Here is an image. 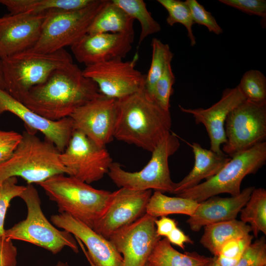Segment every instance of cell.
<instances>
[{
    "label": "cell",
    "instance_id": "6da1fadb",
    "mask_svg": "<svg viewBox=\"0 0 266 266\" xmlns=\"http://www.w3.org/2000/svg\"><path fill=\"white\" fill-rule=\"evenodd\" d=\"M101 95L95 82L72 63L32 88L21 102L38 115L55 121L69 117L75 109Z\"/></svg>",
    "mask_w": 266,
    "mask_h": 266
},
{
    "label": "cell",
    "instance_id": "7a4b0ae2",
    "mask_svg": "<svg viewBox=\"0 0 266 266\" xmlns=\"http://www.w3.org/2000/svg\"><path fill=\"white\" fill-rule=\"evenodd\" d=\"M118 102L114 138L152 152L170 133V111L156 102L144 85Z\"/></svg>",
    "mask_w": 266,
    "mask_h": 266
},
{
    "label": "cell",
    "instance_id": "3957f363",
    "mask_svg": "<svg viewBox=\"0 0 266 266\" xmlns=\"http://www.w3.org/2000/svg\"><path fill=\"white\" fill-rule=\"evenodd\" d=\"M31 129L24 131L11 158L0 166V183L20 177L28 184H39L50 177L67 173L61 152L50 141L41 140Z\"/></svg>",
    "mask_w": 266,
    "mask_h": 266
},
{
    "label": "cell",
    "instance_id": "277c9868",
    "mask_svg": "<svg viewBox=\"0 0 266 266\" xmlns=\"http://www.w3.org/2000/svg\"><path fill=\"white\" fill-rule=\"evenodd\" d=\"M38 185L66 213L93 229L108 208L113 192L97 189L74 177L56 175Z\"/></svg>",
    "mask_w": 266,
    "mask_h": 266
},
{
    "label": "cell",
    "instance_id": "5b68a950",
    "mask_svg": "<svg viewBox=\"0 0 266 266\" xmlns=\"http://www.w3.org/2000/svg\"><path fill=\"white\" fill-rule=\"evenodd\" d=\"M1 60L4 90L21 102L32 88L44 82L53 71L73 63L65 49L50 53L28 50Z\"/></svg>",
    "mask_w": 266,
    "mask_h": 266
},
{
    "label": "cell",
    "instance_id": "8992f818",
    "mask_svg": "<svg viewBox=\"0 0 266 266\" xmlns=\"http://www.w3.org/2000/svg\"><path fill=\"white\" fill-rule=\"evenodd\" d=\"M19 197L27 205V216L25 220L5 230V238L28 242L54 254L59 253L66 246L78 252L72 234L65 230L57 229L44 216L38 192L33 184H28Z\"/></svg>",
    "mask_w": 266,
    "mask_h": 266
},
{
    "label": "cell",
    "instance_id": "52a82bcc",
    "mask_svg": "<svg viewBox=\"0 0 266 266\" xmlns=\"http://www.w3.org/2000/svg\"><path fill=\"white\" fill-rule=\"evenodd\" d=\"M180 145L178 136L170 133L151 152L147 165L140 170L130 172L124 170L117 162H112L107 173L118 187L136 191L154 190L172 194L174 182L170 177L169 158Z\"/></svg>",
    "mask_w": 266,
    "mask_h": 266
},
{
    "label": "cell",
    "instance_id": "ba28073f",
    "mask_svg": "<svg viewBox=\"0 0 266 266\" xmlns=\"http://www.w3.org/2000/svg\"><path fill=\"white\" fill-rule=\"evenodd\" d=\"M106 1L95 0L88 6L77 10L49 11L38 40L30 50L50 53L71 46L88 33L94 19Z\"/></svg>",
    "mask_w": 266,
    "mask_h": 266
},
{
    "label": "cell",
    "instance_id": "9c48e42d",
    "mask_svg": "<svg viewBox=\"0 0 266 266\" xmlns=\"http://www.w3.org/2000/svg\"><path fill=\"white\" fill-rule=\"evenodd\" d=\"M266 163L265 141L231 158L213 177L176 196L190 199L198 203L222 193L237 196L241 191V184L244 177L256 173Z\"/></svg>",
    "mask_w": 266,
    "mask_h": 266
},
{
    "label": "cell",
    "instance_id": "30bf717a",
    "mask_svg": "<svg viewBox=\"0 0 266 266\" xmlns=\"http://www.w3.org/2000/svg\"><path fill=\"white\" fill-rule=\"evenodd\" d=\"M222 151L230 158L266 141V102L245 100L228 114Z\"/></svg>",
    "mask_w": 266,
    "mask_h": 266
},
{
    "label": "cell",
    "instance_id": "8fae6325",
    "mask_svg": "<svg viewBox=\"0 0 266 266\" xmlns=\"http://www.w3.org/2000/svg\"><path fill=\"white\" fill-rule=\"evenodd\" d=\"M60 158L68 176L88 184L102 178L113 162L105 147L99 146L76 130Z\"/></svg>",
    "mask_w": 266,
    "mask_h": 266
},
{
    "label": "cell",
    "instance_id": "7c38bea8",
    "mask_svg": "<svg viewBox=\"0 0 266 266\" xmlns=\"http://www.w3.org/2000/svg\"><path fill=\"white\" fill-rule=\"evenodd\" d=\"M139 56L131 61L116 58L86 66L83 75L97 84L105 97L119 100L139 90L144 85L145 75L135 68Z\"/></svg>",
    "mask_w": 266,
    "mask_h": 266
},
{
    "label": "cell",
    "instance_id": "4fadbf2b",
    "mask_svg": "<svg viewBox=\"0 0 266 266\" xmlns=\"http://www.w3.org/2000/svg\"><path fill=\"white\" fill-rule=\"evenodd\" d=\"M118 100L101 95L75 109L70 114L74 130L84 133L101 147L114 138Z\"/></svg>",
    "mask_w": 266,
    "mask_h": 266
},
{
    "label": "cell",
    "instance_id": "5bb4252c",
    "mask_svg": "<svg viewBox=\"0 0 266 266\" xmlns=\"http://www.w3.org/2000/svg\"><path fill=\"white\" fill-rule=\"evenodd\" d=\"M157 218L147 213L124 227L109 238L122 255L123 266H143L158 241L161 239L156 232Z\"/></svg>",
    "mask_w": 266,
    "mask_h": 266
},
{
    "label": "cell",
    "instance_id": "9a60e30c",
    "mask_svg": "<svg viewBox=\"0 0 266 266\" xmlns=\"http://www.w3.org/2000/svg\"><path fill=\"white\" fill-rule=\"evenodd\" d=\"M151 195V190L136 191L120 188L113 192L108 208L93 230L108 239L116 231L146 213Z\"/></svg>",
    "mask_w": 266,
    "mask_h": 266
},
{
    "label": "cell",
    "instance_id": "2e32d148",
    "mask_svg": "<svg viewBox=\"0 0 266 266\" xmlns=\"http://www.w3.org/2000/svg\"><path fill=\"white\" fill-rule=\"evenodd\" d=\"M48 12L9 13L0 17V58L33 48Z\"/></svg>",
    "mask_w": 266,
    "mask_h": 266
},
{
    "label": "cell",
    "instance_id": "e0dca14e",
    "mask_svg": "<svg viewBox=\"0 0 266 266\" xmlns=\"http://www.w3.org/2000/svg\"><path fill=\"white\" fill-rule=\"evenodd\" d=\"M51 221L84 244L91 266H123V257L111 242L85 224L66 213L52 215Z\"/></svg>",
    "mask_w": 266,
    "mask_h": 266
},
{
    "label": "cell",
    "instance_id": "ac0fdd59",
    "mask_svg": "<svg viewBox=\"0 0 266 266\" xmlns=\"http://www.w3.org/2000/svg\"><path fill=\"white\" fill-rule=\"evenodd\" d=\"M5 112L17 116L29 129L42 133L45 138L51 141L61 152L67 146L74 131L70 117L55 121L45 119L0 88V115Z\"/></svg>",
    "mask_w": 266,
    "mask_h": 266
},
{
    "label": "cell",
    "instance_id": "d6986e66",
    "mask_svg": "<svg viewBox=\"0 0 266 266\" xmlns=\"http://www.w3.org/2000/svg\"><path fill=\"white\" fill-rule=\"evenodd\" d=\"M246 99L238 86L227 88L217 102L207 108H187L179 105L180 110L192 115L197 124L206 128L210 143V150L218 154H225L221 146L226 143L225 125L229 113Z\"/></svg>",
    "mask_w": 266,
    "mask_h": 266
},
{
    "label": "cell",
    "instance_id": "ffe728a7",
    "mask_svg": "<svg viewBox=\"0 0 266 266\" xmlns=\"http://www.w3.org/2000/svg\"><path fill=\"white\" fill-rule=\"evenodd\" d=\"M134 34L87 33L72 45L75 59L86 66L113 59H123L131 51Z\"/></svg>",
    "mask_w": 266,
    "mask_h": 266
},
{
    "label": "cell",
    "instance_id": "44dd1931",
    "mask_svg": "<svg viewBox=\"0 0 266 266\" xmlns=\"http://www.w3.org/2000/svg\"><path fill=\"white\" fill-rule=\"evenodd\" d=\"M254 187L243 189L237 196L211 197L200 203L187 222L194 232L206 226L235 219L249 200Z\"/></svg>",
    "mask_w": 266,
    "mask_h": 266
},
{
    "label": "cell",
    "instance_id": "7402d4cb",
    "mask_svg": "<svg viewBox=\"0 0 266 266\" xmlns=\"http://www.w3.org/2000/svg\"><path fill=\"white\" fill-rule=\"evenodd\" d=\"M185 142L192 149L195 163L187 175L179 182L174 183L172 194L176 195L198 185L203 179L206 181L210 179L231 159L226 154H218L210 149L203 148L198 143Z\"/></svg>",
    "mask_w": 266,
    "mask_h": 266
},
{
    "label": "cell",
    "instance_id": "603a6c76",
    "mask_svg": "<svg viewBox=\"0 0 266 266\" xmlns=\"http://www.w3.org/2000/svg\"><path fill=\"white\" fill-rule=\"evenodd\" d=\"M134 20L112 0L105 4L94 19L87 33H125L134 34Z\"/></svg>",
    "mask_w": 266,
    "mask_h": 266
},
{
    "label": "cell",
    "instance_id": "cb8c5ba5",
    "mask_svg": "<svg viewBox=\"0 0 266 266\" xmlns=\"http://www.w3.org/2000/svg\"><path fill=\"white\" fill-rule=\"evenodd\" d=\"M212 259L196 252L180 253L166 237L158 241L147 262L151 266H208Z\"/></svg>",
    "mask_w": 266,
    "mask_h": 266
},
{
    "label": "cell",
    "instance_id": "d4e9b609",
    "mask_svg": "<svg viewBox=\"0 0 266 266\" xmlns=\"http://www.w3.org/2000/svg\"><path fill=\"white\" fill-rule=\"evenodd\" d=\"M251 231L249 225L236 219L219 222L204 227L200 242L214 256L217 257L226 242L249 234Z\"/></svg>",
    "mask_w": 266,
    "mask_h": 266
},
{
    "label": "cell",
    "instance_id": "484cf974",
    "mask_svg": "<svg viewBox=\"0 0 266 266\" xmlns=\"http://www.w3.org/2000/svg\"><path fill=\"white\" fill-rule=\"evenodd\" d=\"M95 0H0L10 14H41L56 10H77L88 6Z\"/></svg>",
    "mask_w": 266,
    "mask_h": 266
},
{
    "label": "cell",
    "instance_id": "4316f807",
    "mask_svg": "<svg viewBox=\"0 0 266 266\" xmlns=\"http://www.w3.org/2000/svg\"><path fill=\"white\" fill-rule=\"evenodd\" d=\"M199 203L190 199L168 197L159 191L152 194L147 205L146 213L157 218L179 214L191 216Z\"/></svg>",
    "mask_w": 266,
    "mask_h": 266
},
{
    "label": "cell",
    "instance_id": "83f0119b",
    "mask_svg": "<svg viewBox=\"0 0 266 266\" xmlns=\"http://www.w3.org/2000/svg\"><path fill=\"white\" fill-rule=\"evenodd\" d=\"M240 212V221L250 224L256 237L260 232L266 234V190L264 188H254Z\"/></svg>",
    "mask_w": 266,
    "mask_h": 266
},
{
    "label": "cell",
    "instance_id": "f1b7e54d",
    "mask_svg": "<svg viewBox=\"0 0 266 266\" xmlns=\"http://www.w3.org/2000/svg\"><path fill=\"white\" fill-rule=\"evenodd\" d=\"M134 20H137L141 27L138 46L149 35L159 32L160 25L152 17L143 0H112Z\"/></svg>",
    "mask_w": 266,
    "mask_h": 266
},
{
    "label": "cell",
    "instance_id": "f546056e",
    "mask_svg": "<svg viewBox=\"0 0 266 266\" xmlns=\"http://www.w3.org/2000/svg\"><path fill=\"white\" fill-rule=\"evenodd\" d=\"M151 46V63L144 80L145 90L150 96L155 84L163 75L167 65L171 64L173 57L168 44L157 38L152 39Z\"/></svg>",
    "mask_w": 266,
    "mask_h": 266
},
{
    "label": "cell",
    "instance_id": "4dcf8cb0",
    "mask_svg": "<svg viewBox=\"0 0 266 266\" xmlns=\"http://www.w3.org/2000/svg\"><path fill=\"white\" fill-rule=\"evenodd\" d=\"M157 1L167 11L166 23L170 26L176 23L183 25L187 29L188 37L192 46L196 43L195 36L192 30L194 24L190 9L185 1L179 0H158Z\"/></svg>",
    "mask_w": 266,
    "mask_h": 266
},
{
    "label": "cell",
    "instance_id": "1f68e13d",
    "mask_svg": "<svg viewBox=\"0 0 266 266\" xmlns=\"http://www.w3.org/2000/svg\"><path fill=\"white\" fill-rule=\"evenodd\" d=\"M238 87L246 100L266 102V78L260 70L250 69L245 72Z\"/></svg>",
    "mask_w": 266,
    "mask_h": 266
},
{
    "label": "cell",
    "instance_id": "d6a6232c",
    "mask_svg": "<svg viewBox=\"0 0 266 266\" xmlns=\"http://www.w3.org/2000/svg\"><path fill=\"white\" fill-rule=\"evenodd\" d=\"M175 76L171 64L166 66L164 73L155 84L151 97L163 109L169 111L170 98L173 92Z\"/></svg>",
    "mask_w": 266,
    "mask_h": 266
},
{
    "label": "cell",
    "instance_id": "836d02e7",
    "mask_svg": "<svg viewBox=\"0 0 266 266\" xmlns=\"http://www.w3.org/2000/svg\"><path fill=\"white\" fill-rule=\"evenodd\" d=\"M17 183L16 177H11L4 180L0 185V238L4 237V222L11 200L19 197L26 188V186Z\"/></svg>",
    "mask_w": 266,
    "mask_h": 266
},
{
    "label": "cell",
    "instance_id": "e575fe53",
    "mask_svg": "<svg viewBox=\"0 0 266 266\" xmlns=\"http://www.w3.org/2000/svg\"><path fill=\"white\" fill-rule=\"evenodd\" d=\"M236 266H266V242L262 236L249 244Z\"/></svg>",
    "mask_w": 266,
    "mask_h": 266
},
{
    "label": "cell",
    "instance_id": "d590c367",
    "mask_svg": "<svg viewBox=\"0 0 266 266\" xmlns=\"http://www.w3.org/2000/svg\"><path fill=\"white\" fill-rule=\"evenodd\" d=\"M191 11L194 23L205 26L210 32L220 34L223 29L217 23L212 14L196 0H186Z\"/></svg>",
    "mask_w": 266,
    "mask_h": 266
},
{
    "label": "cell",
    "instance_id": "8d00e7d4",
    "mask_svg": "<svg viewBox=\"0 0 266 266\" xmlns=\"http://www.w3.org/2000/svg\"><path fill=\"white\" fill-rule=\"evenodd\" d=\"M253 238V235L248 234L227 241L221 247L218 256L239 260L245 249L251 243Z\"/></svg>",
    "mask_w": 266,
    "mask_h": 266
},
{
    "label": "cell",
    "instance_id": "74e56055",
    "mask_svg": "<svg viewBox=\"0 0 266 266\" xmlns=\"http://www.w3.org/2000/svg\"><path fill=\"white\" fill-rule=\"evenodd\" d=\"M219 2L250 15L266 18L265 0H219Z\"/></svg>",
    "mask_w": 266,
    "mask_h": 266
},
{
    "label": "cell",
    "instance_id": "f35d334b",
    "mask_svg": "<svg viewBox=\"0 0 266 266\" xmlns=\"http://www.w3.org/2000/svg\"><path fill=\"white\" fill-rule=\"evenodd\" d=\"M17 250L11 240L0 238V266H16Z\"/></svg>",
    "mask_w": 266,
    "mask_h": 266
},
{
    "label": "cell",
    "instance_id": "ab89813d",
    "mask_svg": "<svg viewBox=\"0 0 266 266\" xmlns=\"http://www.w3.org/2000/svg\"><path fill=\"white\" fill-rule=\"evenodd\" d=\"M21 137V136L0 142V166L11 158Z\"/></svg>",
    "mask_w": 266,
    "mask_h": 266
},
{
    "label": "cell",
    "instance_id": "60d3db41",
    "mask_svg": "<svg viewBox=\"0 0 266 266\" xmlns=\"http://www.w3.org/2000/svg\"><path fill=\"white\" fill-rule=\"evenodd\" d=\"M157 234L161 236L167 237L170 232L177 227V223L173 219L163 216L155 221Z\"/></svg>",
    "mask_w": 266,
    "mask_h": 266
},
{
    "label": "cell",
    "instance_id": "b9f144b4",
    "mask_svg": "<svg viewBox=\"0 0 266 266\" xmlns=\"http://www.w3.org/2000/svg\"><path fill=\"white\" fill-rule=\"evenodd\" d=\"M168 241L182 249H185V243L193 244L194 241L177 227L174 228L166 237Z\"/></svg>",
    "mask_w": 266,
    "mask_h": 266
},
{
    "label": "cell",
    "instance_id": "7bdbcfd3",
    "mask_svg": "<svg viewBox=\"0 0 266 266\" xmlns=\"http://www.w3.org/2000/svg\"><path fill=\"white\" fill-rule=\"evenodd\" d=\"M215 257L219 266H236L239 261L238 259L229 258L222 256Z\"/></svg>",
    "mask_w": 266,
    "mask_h": 266
},
{
    "label": "cell",
    "instance_id": "ee69618b",
    "mask_svg": "<svg viewBox=\"0 0 266 266\" xmlns=\"http://www.w3.org/2000/svg\"><path fill=\"white\" fill-rule=\"evenodd\" d=\"M21 134L14 131H5L0 130V142L6 140L20 137Z\"/></svg>",
    "mask_w": 266,
    "mask_h": 266
},
{
    "label": "cell",
    "instance_id": "f6af8a7d",
    "mask_svg": "<svg viewBox=\"0 0 266 266\" xmlns=\"http://www.w3.org/2000/svg\"><path fill=\"white\" fill-rule=\"evenodd\" d=\"M0 88L4 90V82L3 79L2 60L0 58Z\"/></svg>",
    "mask_w": 266,
    "mask_h": 266
},
{
    "label": "cell",
    "instance_id": "bcb514c9",
    "mask_svg": "<svg viewBox=\"0 0 266 266\" xmlns=\"http://www.w3.org/2000/svg\"><path fill=\"white\" fill-rule=\"evenodd\" d=\"M208 266H219L216 262L215 257L214 256L212 258L211 261L210 262Z\"/></svg>",
    "mask_w": 266,
    "mask_h": 266
},
{
    "label": "cell",
    "instance_id": "7dc6e473",
    "mask_svg": "<svg viewBox=\"0 0 266 266\" xmlns=\"http://www.w3.org/2000/svg\"><path fill=\"white\" fill-rule=\"evenodd\" d=\"M55 266H69L67 263H64L61 261L58 262Z\"/></svg>",
    "mask_w": 266,
    "mask_h": 266
},
{
    "label": "cell",
    "instance_id": "c3c4849f",
    "mask_svg": "<svg viewBox=\"0 0 266 266\" xmlns=\"http://www.w3.org/2000/svg\"><path fill=\"white\" fill-rule=\"evenodd\" d=\"M143 266H151V265L148 262H147Z\"/></svg>",
    "mask_w": 266,
    "mask_h": 266
},
{
    "label": "cell",
    "instance_id": "681fc988",
    "mask_svg": "<svg viewBox=\"0 0 266 266\" xmlns=\"http://www.w3.org/2000/svg\"></svg>",
    "mask_w": 266,
    "mask_h": 266
}]
</instances>
